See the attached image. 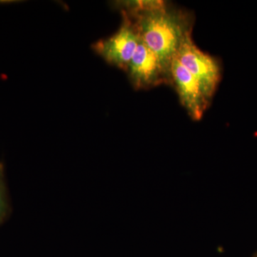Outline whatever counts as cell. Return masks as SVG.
<instances>
[{
    "instance_id": "obj_1",
    "label": "cell",
    "mask_w": 257,
    "mask_h": 257,
    "mask_svg": "<svg viewBox=\"0 0 257 257\" xmlns=\"http://www.w3.org/2000/svg\"><path fill=\"white\" fill-rule=\"evenodd\" d=\"M125 13L133 20L144 45L157 56L170 74L171 64L179 47L184 39L192 35L193 15L168 3L155 9Z\"/></svg>"
},
{
    "instance_id": "obj_5",
    "label": "cell",
    "mask_w": 257,
    "mask_h": 257,
    "mask_svg": "<svg viewBox=\"0 0 257 257\" xmlns=\"http://www.w3.org/2000/svg\"><path fill=\"white\" fill-rule=\"evenodd\" d=\"M171 84L175 87L182 106L194 121L202 119L211 100L204 94L197 79L189 73L177 58L170 67Z\"/></svg>"
},
{
    "instance_id": "obj_4",
    "label": "cell",
    "mask_w": 257,
    "mask_h": 257,
    "mask_svg": "<svg viewBox=\"0 0 257 257\" xmlns=\"http://www.w3.org/2000/svg\"><path fill=\"white\" fill-rule=\"evenodd\" d=\"M125 72L137 90L151 89L162 84H171L170 74L141 40Z\"/></svg>"
},
{
    "instance_id": "obj_7",
    "label": "cell",
    "mask_w": 257,
    "mask_h": 257,
    "mask_svg": "<svg viewBox=\"0 0 257 257\" xmlns=\"http://www.w3.org/2000/svg\"><path fill=\"white\" fill-rule=\"evenodd\" d=\"M166 2L162 0H138V1L116 2L114 5L121 12L127 13H138L161 8L166 4Z\"/></svg>"
},
{
    "instance_id": "obj_2",
    "label": "cell",
    "mask_w": 257,
    "mask_h": 257,
    "mask_svg": "<svg viewBox=\"0 0 257 257\" xmlns=\"http://www.w3.org/2000/svg\"><path fill=\"white\" fill-rule=\"evenodd\" d=\"M176 58L197 79L205 95L211 100L221 82L222 69L219 61L197 47L192 35L184 39Z\"/></svg>"
},
{
    "instance_id": "obj_8",
    "label": "cell",
    "mask_w": 257,
    "mask_h": 257,
    "mask_svg": "<svg viewBox=\"0 0 257 257\" xmlns=\"http://www.w3.org/2000/svg\"><path fill=\"white\" fill-rule=\"evenodd\" d=\"M250 257H257V250H256V251H255L254 252L252 253V255Z\"/></svg>"
},
{
    "instance_id": "obj_6",
    "label": "cell",
    "mask_w": 257,
    "mask_h": 257,
    "mask_svg": "<svg viewBox=\"0 0 257 257\" xmlns=\"http://www.w3.org/2000/svg\"><path fill=\"white\" fill-rule=\"evenodd\" d=\"M12 211L13 208L7 184L5 165L3 161H0V226L9 219Z\"/></svg>"
},
{
    "instance_id": "obj_3",
    "label": "cell",
    "mask_w": 257,
    "mask_h": 257,
    "mask_svg": "<svg viewBox=\"0 0 257 257\" xmlns=\"http://www.w3.org/2000/svg\"><path fill=\"white\" fill-rule=\"evenodd\" d=\"M121 15L123 20L119 30L111 37L95 42L92 47L108 64L126 71L140 38L131 18L124 12Z\"/></svg>"
}]
</instances>
